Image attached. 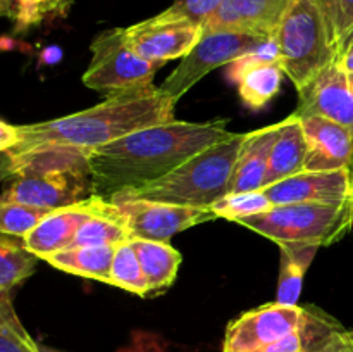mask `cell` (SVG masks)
Returning <instances> with one entry per match:
<instances>
[{
	"mask_svg": "<svg viewBox=\"0 0 353 352\" xmlns=\"http://www.w3.org/2000/svg\"><path fill=\"white\" fill-rule=\"evenodd\" d=\"M0 352H40L14 311L10 297L0 300Z\"/></svg>",
	"mask_w": 353,
	"mask_h": 352,
	"instance_id": "29",
	"label": "cell"
},
{
	"mask_svg": "<svg viewBox=\"0 0 353 352\" xmlns=\"http://www.w3.org/2000/svg\"><path fill=\"white\" fill-rule=\"evenodd\" d=\"M19 144V126H12L0 121V154H6Z\"/></svg>",
	"mask_w": 353,
	"mask_h": 352,
	"instance_id": "33",
	"label": "cell"
},
{
	"mask_svg": "<svg viewBox=\"0 0 353 352\" xmlns=\"http://www.w3.org/2000/svg\"><path fill=\"white\" fill-rule=\"evenodd\" d=\"M310 316V306H283L269 302L247 311L228 324L223 352H261L292 331Z\"/></svg>",
	"mask_w": 353,
	"mask_h": 352,
	"instance_id": "9",
	"label": "cell"
},
{
	"mask_svg": "<svg viewBox=\"0 0 353 352\" xmlns=\"http://www.w3.org/2000/svg\"><path fill=\"white\" fill-rule=\"evenodd\" d=\"M347 338H348V344H350V349L353 352V330H347Z\"/></svg>",
	"mask_w": 353,
	"mask_h": 352,
	"instance_id": "38",
	"label": "cell"
},
{
	"mask_svg": "<svg viewBox=\"0 0 353 352\" xmlns=\"http://www.w3.org/2000/svg\"><path fill=\"white\" fill-rule=\"evenodd\" d=\"M131 244L140 259L145 280L150 289V295L169 289L178 276L181 254L169 242L131 238Z\"/></svg>",
	"mask_w": 353,
	"mask_h": 352,
	"instance_id": "22",
	"label": "cell"
},
{
	"mask_svg": "<svg viewBox=\"0 0 353 352\" xmlns=\"http://www.w3.org/2000/svg\"><path fill=\"white\" fill-rule=\"evenodd\" d=\"M109 285L119 286V289L137 293L140 297L150 295V289L145 280L140 259H138L131 240L116 245L112 266H110Z\"/></svg>",
	"mask_w": 353,
	"mask_h": 352,
	"instance_id": "26",
	"label": "cell"
},
{
	"mask_svg": "<svg viewBox=\"0 0 353 352\" xmlns=\"http://www.w3.org/2000/svg\"><path fill=\"white\" fill-rule=\"evenodd\" d=\"M90 211H92V197L83 202L52 211L37 224L33 231L23 238L24 247L43 261L55 252L69 248L74 242L79 226L88 217Z\"/></svg>",
	"mask_w": 353,
	"mask_h": 352,
	"instance_id": "17",
	"label": "cell"
},
{
	"mask_svg": "<svg viewBox=\"0 0 353 352\" xmlns=\"http://www.w3.org/2000/svg\"><path fill=\"white\" fill-rule=\"evenodd\" d=\"M330 24L331 37L338 48L340 59L341 47L353 31V0H316Z\"/></svg>",
	"mask_w": 353,
	"mask_h": 352,
	"instance_id": "30",
	"label": "cell"
},
{
	"mask_svg": "<svg viewBox=\"0 0 353 352\" xmlns=\"http://www.w3.org/2000/svg\"><path fill=\"white\" fill-rule=\"evenodd\" d=\"M305 352H352L347 338V330L340 328V330L333 331L326 338H323V340L314 344L310 349H307Z\"/></svg>",
	"mask_w": 353,
	"mask_h": 352,
	"instance_id": "32",
	"label": "cell"
},
{
	"mask_svg": "<svg viewBox=\"0 0 353 352\" xmlns=\"http://www.w3.org/2000/svg\"><path fill=\"white\" fill-rule=\"evenodd\" d=\"M119 207L131 238L169 242L174 235L196 226L205 221L216 219L210 209L176 206L145 199L110 200Z\"/></svg>",
	"mask_w": 353,
	"mask_h": 352,
	"instance_id": "11",
	"label": "cell"
},
{
	"mask_svg": "<svg viewBox=\"0 0 353 352\" xmlns=\"http://www.w3.org/2000/svg\"><path fill=\"white\" fill-rule=\"evenodd\" d=\"M228 66L241 100L254 110L262 109L278 95L283 76H286L279 64L274 38L261 50L250 52Z\"/></svg>",
	"mask_w": 353,
	"mask_h": 352,
	"instance_id": "14",
	"label": "cell"
},
{
	"mask_svg": "<svg viewBox=\"0 0 353 352\" xmlns=\"http://www.w3.org/2000/svg\"><path fill=\"white\" fill-rule=\"evenodd\" d=\"M271 200L264 193V190H252V192H234L226 193L223 199L217 200L210 211L216 217H224L230 221H240L243 217L264 213L271 207Z\"/></svg>",
	"mask_w": 353,
	"mask_h": 352,
	"instance_id": "27",
	"label": "cell"
},
{
	"mask_svg": "<svg viewBox=\"0 0 353 352\" xmlns=\"http://www.w3.org/2000/svg\"><path fill=\"white\" fill-rule=\"evenodd\" d=\"M238 223L278 245L309 244L323 247L352 231L350 204H279Z\"/></svg>",
	"mask_w": 353,
	"mask_h": 352,
	"instance_id": "5",
	"label": "cell"
},
{
	"mask_svg": "<svg viewBox=\"0 0 353 352\" xmlns=\"http://www.w3.org/2000/svg\"><path fill=\"white\" fill-rule=\"evenodd\" d=\"M352 50H353V31H352L350 35H348L347 40H345L343 47H341V54H340V57H341V55L348 54V52H352Z\"/></svg>",
	"mask_w": 353,
	"mask_h": 352,
	"instance_id": "35",
	"label": "cell"
},
{
	"mask_svg": "<svg viewBox=\"0 0 353 352\" xmlns=\"http://www.w3.org/2000/svg\"><path fill=\"white\" fill-rule=\"evenodd\" d=\"M305 155V135H303L300 117L293 113L292 116L281 121V128H279V133L272 144L271 154H269L268 175H265L262 188L302 173Z\"/></svg>",
	"mask_w": 353,
	"mask_h": 352,
	"instance_id": "19",
	"label": "cell"
},
{
	"mask_svg": "<svg viewBox=\"0 0 353 352\" xmlns=\"http://www.w3.org/2000/svg\"><path fill=\"white\" fill-rule=\"evenodd\" d=\"M223 2L224 0H172L168 10L203 28Z\"/></svg>",
	"mask_w": 353,
	"mask_h": 352,
	"instance_id": "31",
	"label": "cell"
},
{
	"mask_svg": "<svg viewBox=\"0 0 353 352\" xmlns=\"http://www.w3.org/2000/svg\"><path fill=\"white\" fill-rule=\"evenodd\" d=\"M48 213H52V211L26 206V204L0 200V233L23 240Z\"/></svg>",
	"mask_w": 353,
	"mask_h": 352,
	"instance_id": "28",
	"label": "cell"
},
{
	"mask_svg": "<svg viewBox=\"0 0 353 352\" xmlns=\"http://www.w3.org/2000/svg\"><path fill=\"white\" fill-rule=\"evenodd\" d=\"M340 62H341V66H343L345 71H347V72H353V50L348 52V54L341 55Z\"/></svg>",
	"mask_w": 353,
	"mask_h": 352,
	"instance_id": "34",
	"label": "cell"
},
{
	"mask_svg": "<svg viewBox=\"0 0 353 352\" xmlns=\"http://www.w3.org/2000/svg\"><path fill=\"white\" fill-rule=\"evenodd\" d=\"M350 169L302 171L265 186L272 206L279 204H350Z\"/></svg>",
	"mask_w": 353,
	"mask_h": 352,
	"instance_id": "12",
	"label": "cell"
},
{
	"mask_svg": "<svg viewBox=\"0 0 353 352\" xmlns=\"http://www.w3.org/2000/svg\"><path fill=\"white\" fill-rule=\"evenodd\" d=\"M114 252L116 245H76L48 255L45 261L61 271L109 283Z\"/></svg>",
	"mask_w": 353,
	"mask_h": 352,
	"instance_id": "21",
	"label": "cell"
},
{
	"mask_svg": "<svg viewBox=\"0 0 353 352\" xmlns=\"http://www.w3.org/2000/svg\"><path fill=\"white\" fill-rule=\"evenodd\" d=\"M38 257L24 244L0 233V300L10 297V290L33 275Z\"/></svg>",
	"mask_w": 353,
	"mask_h": 352,
	"instance_id": "24",
	"label": "cell"
},
{
	"mask_svg": "<svg viewBox=\"0 0 353 352\" xmlns=\"http://www.w3.org/2000/svg\"><path fill=\"white\" fill-rule=\"evenodd\" d=\"M350 223H352V231H353V164H352V169H350Z\"/></svg>",
	"mask_w": 353,
	"mask_h": 352,
	"instance_id": "36",
	"label": "cell"
},
{
	"mask_svg": "<svg viewBox=\"0 0 353 352\" xmlns=\"http://www.w3.org/2000/svg\"><path fill=\"white\" fill-rule=\"evenodd\" d=\"M279 64L299 93L338 59L330 24L316 0H293L274 33Z\"/></svg>",
	"mask_w": 353,
	"mask_h": 352,
	"instance_id": "4",
	"label": "cell"
},
{
	"mask_svg": "<svg viewBox=\"0 0 353 352\" xmlns=\"http://www.w3.org/2000/svg\"><path fill=\"white\" fill-rule=\"evenodd\" d=\"M72 0H0V17L12 21L17 31L38 26L50 17L65 14Z\"/></svg>",
	"mask_w": 353,
	"mask_h": 352,
	"instance_id": "25",
	"label": "cell"
},
{
	"mask_svg": "<svg viewBox=\"0 0 353 352\" xmlns=\"http://www.w3.org/2000/svg\"><path fill=\"white\" fill-rule=\"evenodd\" d=\"M130 47L147 61L165 62L185 57L202 38L203 28L168 9L150 19L124 28Z\"/></svg>",
	"mask_w": 353,
	"mask_h": 352,
	"instance_id": "10",
	"label": "cell"
},
{
	"mask_svg": "<svg viewBox=\"0 0 353 352\" xmlns=\"http://www.w3.org/2000/svg\"><path fill=\"white\" fill-rule=\"evenodd\" d=\"M299 117L307 144L303 171L352 169L353 128L317 114H302Z\"/></svg>",
	"mask_w": 353,
	"mask_h": 352,
	"instance_id": "13",
	"label": "cell"
},
{
	"mask_svg": "<svg viewBox=\"0 0 353 352\" xmlns=\"http://www.w3.org/2000/svg\"><path fill=\"white\" fill-rule=\"evenodd\" d=\"M279 128H281V121L262 128V130L245 133L240 152H238L230 193L252 192V190H261L264 186L269 154H271L272 144L279 133Z\"/></svg>",
	"mask_w": 353,
	"mask_h": 352,
	"instance_id": "18",
	"label": "cell"
},
{
	"mask_svg": "<svg viewBox=\"0 0 353 352\" xmlns=\"http://www.w3.org/2000/svg\"><path fill=\"white\" fill-rule=\"evenodd\" d=\"M293 0H224L203 31H234L272 38Z\"/></svg>",
	"mask_w": 353,
	"mask_h": 352,
	"instance_id": "15",
	"label": "cell"
},
{
	"mask_svg": "<svg viewBox=\"0 0 353 352\" xmlns=\"http://www.w3.org/2000/svg\"><path fill=\"white\" fill-rule=\"evenodd\" d=\"M92 195L95 193L88 162H71L14 175L12 182L0 193V200L54 211L83 202Z\"/></svg>",
	"mask_w": 353,
	"mask_h": 352,
	"instance_id": "7",
	"label": "cell"
},
{
	"mask_svg": "<svg viewBox=\"0 0 353 352\" xmlns=\"http://www.w3.org/2000/svg\"><path fill=\"white\" fill-rule=\"evenodd\" d=\"M178 100L161 86H148L59 119L19 126V144L6 152L7 162L43 152H74L88 157L93 150L133 131L174 121Z\"/></svg>",
	"mask_w": 353,
	"mask_h": 352,
	"instance_id": "2",
	"label": "cell"
},
{
	"mask_svg": "<svg viewBox=\"0 0 353 352\" xmlns=\"http://www.w3.org/2000/svg\"><path fill=\"white\" fill-rule=\"evenodd\" d=\"M274 38V37H272ZM272 38L234 31H203L199 43L183 57L178 68L165 78L161 90L179 100L193 85L219 66L231 64L236 59L264 48Z\"/></svg>",
	"mask_w": 353,
	"mask_h": 352,
	"instance_id": "8",
	"label": "cell"
},
{
	"mask_svg": "<svg viewBox=\"0 0 353 352\" xmlns=\"http://www.w3.org/2000/svg\"><path fill=\"white\" fill-rule=\"evenodd\" d=\"M317 245L281 244V269H279L276 302L283 306H299L303 278L310 262L316 257Z\"/></svg>",
	"mask_w": 353,
	"mask_h": 352,
	"instance_id": "23",
	"label": "cell"
},
{
	"mask_svg": "<svg viewBox=\"0 0 353 352\" xmlns=\"http://www.w3.org/2000/svg\"><path fill=\"white\" fill-rule=\"evenodd\" d=\"M295 114H317L353 128V92L340 59L327 66L319 78L300 93V104Z\"/></svg>",
	"mask_w": 353,
	"mask_h": 352,
	"instance_id": "16",
	"label": "cell"
},
{
	"mask_svg": "<svg viewBox=\"0 0 353 352\" xmlns=\"http://www.w3.org/2000/svg\"><path fill=\"white\" fill-rule=\"evenodd\" d=\"M92 61L83 75V83L105 97L123 95L154 85L159 62L140 57L130 47L124 28H110L92 41Z\"/></svg>",
	"mask_w": 353,
	"mask_h": 352,
	"instance_id": "6",
	"label": "cell"
},
{
	"mask_svg": "<svg viewBox=\"0 0 353 352\" xmlns=\"http://www.w3.org/2000/svg\"><path fill=\"white\" fill-rule=\"evenodd\" d=\"M38 349H40V352H61L57 351V349H52V347H47V345H40V344H38Z\"/></svg>",
	"mask_w": 353,
	"mask_h": 352,
	"instance_id": "37",
	"label": "cell"
},
{
	"mask_svg": "<svg viewBox=\"0 0 353 352\" xmlns=\"http://www.w3.org/2000/svg\"><path fill=\"white\" fill-rule=\"evenodd\" d=\"M226 121H169L133 131L88 155L93 193L110 199L162 178L210 145L231 137Z\"/></svg>",
	"mask_w": 353,
	"mask_h": 352,
	"instance_id": "1",
	"label": "cell"
},
{
	"mask_svg": "<svg viewBox=\"0 0 353 352\" xmlns=\"http://www.w3.org/2000/svg\"><path fill=\"white\" fill-rule=\"evenodd\" d=\"M243 137L245 133H233L226 140L217 141L190 157L162 178L138 188L124 190L109 200L145 199L210 209L217 200L230 193Z\"/></svg>",
	"mask_w": 353,
	"mask_h": 352,
	"instance_id": "3",
	"label": "cell"
},
{
	"mask_svg": "<svg viewBox=\"0 0 353 352\" xmlns=\"http://www.w3.org/2000/svg\"><path fill=\"white\" fill-rule=\"evenodd\" d=\"M131 240V233L126 226L119 207L109 199L100 195H92V211L83 221L76 233V245H119Z\"/></svg>",
	"mask_w": 353,
	"mask_h": 352,
	"instance_id": "20",
	"label": "cell"
}]
</instances>
